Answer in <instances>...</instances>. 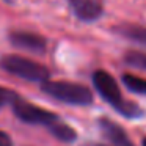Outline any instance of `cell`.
<instances>
[{
    "label": "cell",
    "mask_w": 146,
    "mask_h": 146,
    "mask_svg": "<svg viewBox=\"0 0 146 146\" xmlns=\"http://www.w3.org/2000/svg\"><path fill=\"white\" fill-rule=\"evenodd\" d=\"M124 63L137 69L146 71V54L138 50H129L124 55Z\"/></svg>",
    "instance_id": "8fae6325"
},
{
    "label": "cell",
    "mask_w": 146,
    "mask_h": 146,
    "mask_svg": "<svg viewBox=\"0 0 146 146\" xmlns=\"http://www.w3.org/2000/svg\"><path fill=\"white\" fill-rule=\"evenodd\" d=\"M13 111L21 121L29 124H44V126H49L54 121L58 119V116L52 111L46 110V108H41L35 104H30V102L24 101V99L17 98L16 101L13 102Z\"/></svg>",
    "instance_id": "277c9868"
},
{
    "label": "cell",
    "mask_w": 146,
    "mask_h": 146,
    "mask_svg": "<svg viewBox=\"0 0 146 146\" xmlns=\"http://www.w3.org/2000/svg\"><path fill=\"white\" fill-rule=\"evenodd\" d=\"M123 83L127 86V90L137 93V94H146V79L133 74H124Z\"/></svg>",
    "instance_id": "30bf717a"
},
{
    "label": "cell",
    "mask_w": 146,
    "mask_h": 146,
    "mask_svg": "<svg viewBox=\"0 0 146 146\" xmlns=\"http://www.w3.org/2000/svg\"><path fill=\"white\" fill-rule=\"evenodd\" d=\"M49 130H50V133L55 137V138H58L60 141H64V143H69V141H74V140L77 138V132L72 129V127H69L68 124L64 123H60V121H54L52 124H49Z\"/></svg>",
    "instance_id": "9c48e42d"
},
{
    "label": "cell",
    "mask_w": 146,
    "mask_h": 146,
    "mask_svg": "<svg viewBox=\"0 0 146 146\" xmlns=\"http://www.w3.org/2000/svg\"><path fill=\"white\" fill-rule=\"evenodd\" d=\"M99 127H101L104 137L108 138V141L113 146H135L129 140L126 130L121 126H118L115 121L107 119V118H101V119H99Z\"/></svg>",
    "instance_id": "52a82bcc"
},
{
    "label": "cell",
    "mask_w": 146,
    "mask_h": 146,
    "mask_svg": "<svg viewBox=\"0 0 146 146\" xmlns=\"http://www.w3.org/2000/svg\"><path fill=\"white\" fill-rule=\"evenodd\" d=\"M17 98H19V96H17L14 91L0 86V107H3V105H7V104H13Z\"/></svg>",
    "instance_id": "7c38bea8"
},
{
    "label": "cell",
    "mask_w": 146,
    "mask_h": 146,
    "mask_svg": "<svg viewBox=\"0 0 146 146\" xmlns=\"http://www.w3.org/2000/svg\"><path fill=\"white\" fill-rule=\"evenodd\" d=\"M69 7L77 19L83 22L98 21L102 14V5L99 0H69Z\"/></svg>",
    "instance_id": "8992f818"
},
{
    "label": "cell",
    "mask_w": 146,
    "mask_h": 146,
    "mask_svg": "<svg viewBox=\"0 0 146 146\" xmlns=\"http://www.w3.org/2000/svg\"><path fill=\"white\" fill-rule=\"evenodd\" d=\"M41 90L47 96L71 105H90L93 102V93L90 88L79 83L64 80H46Z\"/></svg>",
    "instance_id": "7a4b0ae2"
},
{
    "label": "cell",
    "mask_w": 146,
    "mask_h": 146,
    "mask_svg": "<svg viewBox=\"0 0 146 146\" xmlns=\"http://www.w3.org/2000/svg\"><path fill=\"white\" fill-rule=\"evenodd\" d=\"M10 41L13 46L29 52H36L41 54L47 49V41L41 35L33 32H25V30H14L10 33Z\"/></svg>",
    "instance_id": "5b68a950"
},
{
    "label": "cell",
    "mask_w": 146,
    "mask_h": 146,
    "mask_svg": "<svg viewBox=\"0 0 146 146\" xmlns=\"http://www.w3.org/2000/svg\"><path fill=\"white\" fill-rule=\"evenodd\" d=\"M88 146H105V145H99V143H90Z\"/></svg>",
    "instance_id": "5bb4252c"
},
{
    "label": "cell",
    "mask_w": 146,
    "mask_h": 146,
    "mask_svg": "<svg viewBox=\"0 0 146 146\" xmlns=\"http://www.w3.org/2000/svg\"><path fill=\"white\" fill-rule=\"evenodd\" d=\"M0 146H13V140L7 132L0 130Z\"/></svg>",
    "instance_id": "4fadbf2b"
},
{
    "label": "cell",
    "mask_w": 146,
    "mask_h": 146,
    "mask_svg": "<svg viewBox=\"0 0 146 146\" xmlns=\"http://www.w3.org/2000/svg\"><path fill=\"white\" fill-rule=\"evenodd\" d=\"M93 85H94L96 91L101 94V98L104 101H107L110 105H113L121 115L127 118H137L141 116V108L133 102H127L126 99H123V94L119 91L116 80L113 79V76H110L108 72L99 69L93 74Z\"/></svg>",
    "instance_id": "6da1fadb"
},
{
    "label": "cell",
    "mask_w": 146,
    "mask_h": 146,
    "mask_svg": "<svg viewBox=\"0 0 146 146\" xmlns=\"http://www.w3.org/2000/svg\"><path fill=\"white\" fill-rule=\"evenodd\" d=\"M115 32L133 42L146 46V27L137 25V24H121L115 27Z\"/></svg>",
    "instance_id": "ba28073f"
},
{
    "label": "cell",
    "mask_w": 146,
    "mask_h": 146,
    "mask_svg": "<svg viewBox=\"0 0 146 146\" xmlns=\"http://www.w3.org/2000/svg\"><path fill=\"white\" fill-rule=\"evenodd\" d=\"M0 66L7 72L13 74L16 77H21L29 82H46L49 80V69L44 64L33 61L30 58L21 57V55H5L0 60Z\"/></svg>",
    "instance_id": "3957f363"
},
{
    "label": "cell",
    "mask_w": 146,
    "mask_h": 146,
    "mask_svg": "<svg viewBox=\"0 0 146 146\" xmlns=\"http://www.w3.org/2000/svg\"><path fill=\"white\" fill-rule=\"evenodd\" d=\"M143 146H146V138H145V140H143Z\"/></svg>",
    "instance_id": "9a60e30c"
}]
</instances>
